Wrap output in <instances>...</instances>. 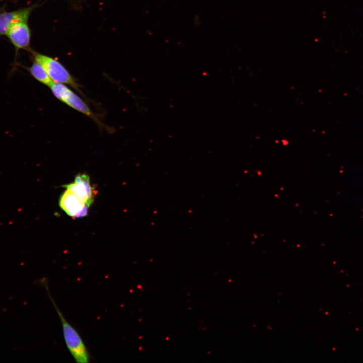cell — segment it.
I'll return each mask as SVG.
<instances>
[{
  "label": "cell",
  "instance_id": "3957f363",
  "mask_svg": "<svg viewBox=\"0 0 363 363\" xmlns=\"http://www.w3.org/2000/svg\"><path fill=\"white\" fill-rule=\"evenodd\" d=\"M35 61L45 70L53 82L69 85L81 93L80 86L66 68L57 60L40 53H35Z\"/></svg>",
  "mask_w": 363,
  "mask_h": 363
},
{
  "label": "cell",
  "instance_id": "5b68a950",
  "mask_svg": "<svg viewBox=\"0 0 363 363\" xmlns=\"http://www.w3.org/2000/svg\"><path fill=\"white\" fill-rule=\"evenodd\" d=\"M70 189L88 207L93 203L95 197V190L91 186L89 176L85 173L78 174L74 182L64 186Z\"/></svg>",
  "mask_w": 363,
  "mask_h": 363
},
{
  "label": "cell",
  "instance_id": "8992f818",
  "mask_svg": "<svg viewBox=\"0 0 363 363\" xmlns=\"http://www.w3.org/2000/svg\"><path fill=\"white\" fill-rule=\"evenodd\" d=\"M8 37L18 48L27 47L30 42V31L27 22H19L10 26L7 34Z\"/></svg>",
  "mask_w": 363,
  "mask_h": 363
},
{
  "label": "cell",
  "instance_id": "ba28073f",
  "mask_svg": "<svg viewBox=\"0 0 363 363\" xmlns=\"http://www.w3.org/2000/svg\"><path fill=\"white\" fill-rule=\"evenodd\" d=\"M28 71L37 81L48 87L53 82L43 67L36 61L29 68Z\"/></svg>",
  "mask_w": 363,
  "mask_h": 363
},
{
  "label": "cell",
  "instance_id": "52a82bcc",
  "mask_svg": "<svg viewBox=\"0 0 363 363\" xmlns=\"http://www.w3.org/2000/svg\"><path fill=\"white\" fill-rule=\"evenodd\" d=\"M32 8L0 13V34H7L11 25L19 22H28Z\"/></svg>",
  "mask_w": 363,
  "mask_h": 363
},
{
  "label": "cell",
  "instance_id": "6da1fadb",
  "mask_svg": "<svg viewBox=\"0 0 363 363\" xmlns=\"http://www.w3.org/2000/svg\"><path fill=\"white\" fill-rule=\"evenodd\" d=\"M41 282L45 288L61 321L64 339L67 347L75 361L79 363H87L90 356L86 346L78 331L66 319L50 293L47 281L43 278Z\"/></svg>",
  "mask_w": 363,
  "mask_h": 363
},
{
  "label": "cell",
  "instance_id": "277c9868",
  "mask_svg": "<svg viewBox=\"0 0 363 363\" xmlns=\"http://www.w3.org/2000/svg\"><path fill=\"white\" fill-rule=\"evenodd\" d=\"M59 204L62 210L73 218L84 217L88 213L89 207L67 188L61 195Z\"/></svg>",
  "mask_w": 363,
  "mask_h": 363
},
{
  "label": "cell",
  "instance_id": "7a4b0ae2",
  "mask_svg": "<svg viewBox=\"0 0 363 363\" xmlns=\"http://www.w3.org/2000/svg\"><path fill=\"white\" fill-rule=\"evenodd\" d=\"M49 88L57 99L73 109L90 117L100 127L103 126L101 122L85 102L66 85L53 82Z\"/></svg>",
  "mask_w": 363,
  "mask_h": 363
}]
</instances>
